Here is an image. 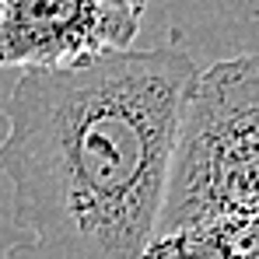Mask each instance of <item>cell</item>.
I'll list each match as a JSON object with an SVG mask.
<instances>
[{
    "label": "cell",
    "instance_id": "obj_2",
    "mask_svg": "<svg viewBox=\"0 0 259 259\" xmlns=\"http://www.w3.org/2000/svg\"><path fill=\"white\" fill-rule=\"evenodd\" d=\"M259 214V56L200 67L182 98L158 231Z\"/></svg>",
    "mask_w": 259,
    "mask_h": 259
},
{
    "label": "cell",
    "instance_id": "obj_4",
    "mask_svg": "<svg viewBox=\"0 0 259 259\" xmlns=\"http://www.w3.org/2000/svg\"><path fill=\"white\" fill-rule=\"evenodd\" d=\"M256 259H259V256H256Z\"/></svg>",
    "mask_w": 259,
    "mask_h": 259
},
{
    "label": "cell",
    "instance_id": "obj_3",
    "mask_svg": "<svg viewBox=\"0 0 259 259\" xmlns=\"http://www.w3.org/2000/svg\"><path fill=\"white\" fill-rule=\"evenodd\" d=\"M130 0H0V67L60 70L133 49Z\"/></svg>",
    "mask_w": 259,
    "mask_h": 259
},
{
    "label": "cell",
    "instance_id": "obj_1",
    "mask_svg": "<svg viewBox=\"0 0 259 259\" xmlns=\"http://www.w3.org/2000/svg\"><path fill=\"white\" fill-rule=\"evenodd\" d=\"M196 74L179 42L21 70L0 140L21 238L4 259H144Z\"/></svg>",
    "mask_w": 259,
    "mask_h": 259
}]
</instances>
